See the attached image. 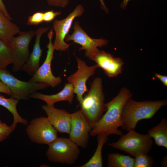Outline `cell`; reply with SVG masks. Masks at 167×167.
Returning <instances> with one entry per match:
<instances>
[{
  "label": "cell",
  "mask_w": 167,
  "mask_h": 167,
  "mask_svg": "<svg viewBox=\"0 0 167 167\" xmlns=\"http://www.w3.org/2000/svg\"><path fill=\"white\" fill-rule=\"evenodd\" d=\"M132 96L130 90L124 87L115 97L105 103L106 111L92 126L90 135L92 136L99 134L107 136L112 134L122 135V132L118 129L122 126V111L126 103Z\"/></svg>",
  "instance_id": "cell-1"
},
{
  "label": "cell",
  "mask_w": 167,
  "mask_h": 167,
  "mask_svg": "<svg viewBox=\"0 0 167 167\" xmlns=\"http://www.w3.org/2000/svg\"><path fill=\"white\" fill-rule=\"evenodd\" d=\"M167 104L166 100L138 101L130 98L122 111L121 127L128 131L135 130L139 121L151 119L162 106Z\"/></svg>",
  "instance_id": "cell-2"
},
{
  "label": "cell",
  "mask_w": 167,
  "mask_h": 167,
  "mask_svg": "<svg viewBox=\"0 0 167 167\" xmlns=\"http://www.w3.org/2000/svg\"><path fill=\"white\" fill-rule=\"evenodd\" d=\"M102 79L95 78L80 104L81 110L92 126L101 118L105 108Z\"/></svg>",
  "instance_id": "cell-3"
},
{
  "label": "cell",
  "mask_w": 167,
  "mask_h": 167,
  "mask_svg": "<svg viewBox=\"0 0 167 167\" xmlns=\"http://www.w3.org/2000/svg\"><path fill=\"white\" fill-rule=\"evenodd\" d=\"M48 145L46 155L49 161L71 165L79 158L80 151L78 146L69 138L58 137Z\"/></svg>",
  "instance_id": "cell-4"
},
{
  "label": "cell",
  "mask_w": 167,
  "mask_h": 167,
  "mask_svg": "<svg viewBox=\"0 0 167 167\" xmlns=\"http://www.w3.org/2000/svg\"><path fill=\"white\" fill-rule=\"evenodd\" d=\"M108 145L135 157L140 154H147L152 148L153 140L148 134H142L133 130L122 135L116 142L108 143Z\"/></svg>",
  "instance_id": "cell-5"
},
{
  "label": "cell",
  "mask_w": 167,
  "mask_h": 167,
  "mask_svg": "<svg viewBox=\"0 0 167 167\" xmlns=\"http://www.w3.org/2000/svg\"><path fill=\"white\" fill-rule=\"evenodd\" d=\"M0 80L10 90L11 98L18 100H27L32 93L49 86L44 83L20 80L15 78L6 68H0Z\"/></svg>",
  "instance_id": "cell-6"
},
{
  "label": "cell",
  "mask_w": 167,
  "mask_h": 167,
  "mask_svg": "<svg viewBox=\"0 0 167 167\" xmlns=\"http://www.w3.org/2000/svg\"><path fill=\"white\" fill-rule=\"evenodd\" d=\"M58 131L47 117L36 118L31 121L26 128V134L33 143L49 144L57 137Z\"/></svg>",
  "instance_id": "cell-7"
},
{
  "label": "cell",
  "mask_w": 167,
  "mask_h": 167,
  "mask_svg": "<svg viewBox=\"0 0 167 167\" xmlns=\"http://www.w3.org/2000/svg\"><path fill=\"white\" fill-rule=\"evenodd\" d=\"M73 28V32L71 34H68L65 39V42L73 41L74 43L81 46L79 51L84 50L86 57L92 59L93 57L100 50L98 47L106 46L108 41L103 38L94 39L90 37L80 27L79 22H74Z\"/></svg>",
  "instance_id": "cell-8"
},
{
  "label": "cell",
  "mask_w": 167,
  "mask_h": 167,
  "mask_svg": "<svg viewBox=\"0 0 167 167\" xmlns=\"http://www.w3.org/2000/svg\"><path fill=\"white\" fill-rule=\"evenodd\" d=\"M54 35V32L51 28L47 34L49 42L47 45L48 50L45 59L29 80L35 83H45L53 88L58 86L62 81L61 77L55 76L51 71V64L55 50L52 42Z\"/></svg>",
  "instance_id": "cell-9"
},
{
  "label": "cell",
  "mask_w": 167,
  "mask_h": 167,
  "mask_svg": "<svg viewBox=\"0 0 167 167\" xmlns=\"http://www.w3.org/2000/svg\"><path fill=\"white\" fill-rule=\"evenodd\" d=\"M19 34L18 36H14L9 44L13 54L12 69L13 72L20 70L22 66L28 61L29 56V45L36 34V31H20Z\"/></svg>",
  "instance_id": "cell-10"
},
{
  "label": "cell",
  "mask_w": 167,
  "mask_h": 167,
  "mask_svg": "<svg viewBox=\"0 0 167 167\" xmlns=\"http://www.w3.org/2000/svg\"><path fill=\"white\" fill-rule=\"evenodd\" d=\"M84 12V7L79 4L65 19L54 21L53 28L55 37L53 44L55 50L64 51L68 49L71 44H67L65 41V37L68 34L74 19L82 16Z\"/></svg>",
  "instance_id": "cell-11"
},
{
  "label": "cell",
  "mask_w": 167,
  "mask_h": 167,
  "mask_svg": "<svg viewBox=\"0 0 167 167\" xmlns=\"http://www.w3.org/2000/svg\"><path fill=\"white\" fill-rule=\"evenodd\" d=\"M92 126L81 110L71 113L69 139L78 146L86 148Z\"/></svg>",
  "instance_id": "cell-12"
},
{
  "label": "cell",
  "mask_w": 167,
  "mask_h": 167,
  "mask_svg": "<svg viewBox=\"0 0 167 167\" xmlns=\"http://www.w3.org/2000/svg\"><path fill=\"white\" fill-rule=\"evenodd\" d=\"M76 59L77 70L68 77L66 79L68 83L73 85L74 93L76 95L77 101L80 104L83 100L84 94L88 91L86 82L89 78L95 74L99 67L96 64L88 66L81 59L77 57Z\"/></svg>",
  "instance_id": "cell-13"
},
{
  "label": "cell",
  "mask_w": 167,
  "mask_h": 167,
  "mask_svg": "<svg viewBox=\"0 0 167 167\" xmlns=\"http://www.w3.org/2000/svg\"><path fill=\"white\" fill-rule=\"evenodd\" d=\"M99 67L109 77H114L122 73L124 62L119 58H115L104 50L98 52L92 58Z\"/></svg>",
  "instance_id": "cell-14"
},
{
  "label": "cell",
  "mask_w": 167,
  "mask_h": 167,
  "mask_svg": "<svg viewBox=\"0 0 167 167\" xmlns=\"http://www.w3.org/2000/svg\"><path fill=\"white\" fill-rule=\"evenodd\" d=\"M41 108L58 131L69 134L71 127V113L65 110L56 108L54 105H44Z\"/></svg>",
  "instance_id": "cell-15"
},
{
  "label": "cell",
  "mask_w": 167,
  "mask_h": 167,
  "mask_svg": "<svg viewBox=\"0 0 167 167\" xmlns=\"http://www.w3.org/2000/svg\"><path fill=\"white\" fill-rule=\"evenodd\" d=\"M49 27H41L36 31V37L32 52L28 59L21 67L20 70L32 76L39 67L40 61L42 54L40 47V40L43 34L47 32Z\"/></svg>",
  "instance_id": "cell-16"
},
{
  "label": "cell",
  "mask_w": 167,
  "mask_h": 167,
  "mask_svg": "<svg viewBox=\"0 0 167 167\" xmlns=\"http://www.w3.org/2000/svg\"><path fill=\"white\" fill-rule=\"evenodd\" d=\"M74 94L73 85L68 83L65 84L62 91L56 94L48 95L36 92L31 94L29 97L45 101L47 105H53L57 102L63 101H67L70 104H72Z\"/></svg>",
  "instance_id": "cell-17"
},
{
  "label": "cell",
  "mask_w": 167,
  "mask_h": 167,
  "mask_svg": "<svg viewBox=\"0 0 167 167\" xmlns=\"http://www.w3.org/2000/svg\"><path fill=\"white\" fill-rule=\"evenodd\" d=\"M20 32L19 27L0 10V38L9 45L14 36Z\"/></svg>",
  "instance_id": "cell-18"
},
{
  "label": "cell",
  "mask_w": 167,
  "mask_h": 167,
  "mask_svg": "<svg viewBox=\"0 0 167 167\" xmlns=\"http://www.w3.org/2000/svg\"><path fill=\"white\" fill-rule=\"evenodd\" d=\"M148 135L154 139L158 146L167 148V120L163 118L160 123L149 129Z\"/></svg>",
  "instance_id": "cell-19"
},
{
  "label": "cell",
  "mask_w": 167,
  "mask_h": 167,
  "mask_svg": "<svg viewBox=\"0 0 167 167\" xmlns=\"http://www.w3.org/2000/svg\"><path fill=\"white\" fill-rule=\"evenodd\" d=\"M19 101L12 98H6L3 96L0 95V105L5 107L12 114L13 121L11 126L15 129L18 123L24 125L28 124L27 121L22 118L18 112L17 106Z\"/></svg>",
  "instance_id": "cell-20"
},
{
  "label": "cell",
  "mask_w": 167,
  "mask_h": 167,
  "mask_svg": "<svg viewBox=\"0 0 167 167\" xmlns=\"http://www.w3.org/2000/svg\"><path fill=\"white\" fill-rule=\"evenodd\" d=\"M97 145L90 159L79 167H102L103 166L102 152L104 145L108 140V136L99 134L97 135Z\"/></svg>",
  "instance_id": "cell-21"
},
{
  "label": "cell",
  "mask_w": 167,
  "mask_h": 167,
  "mask_svg": "<svg viewBox=\"0 0 167 167\" xmlns=\"http://www.w3.org/2000/svg\"><path fill=\"white\" fill-rule=\"evenodd\" d=\"M135 158L118 153L109 154L107 157L109 167H134Z\"/></svg>",
  "instance_id": "cell-22"
},
{
  "label": "cell",
  "mask_w": 167,
  "mask_h": 167,
  "mask_svg": "<svg viewBox=\"0 0 167 167\" xmlns=\"http://www.w3.org/2000/svg\"><path fill=\"white\" fill-rule=\"evenodd\" d=\"M14 61L11 48L7 43L0 38V68L6 69Z\"/></svg>",
  "instance_id": "cell-23"
},
{
  "label": "cell",
  "mask_w": 167,
  "mask_h": 167,
  "mask_svg": "<svg viewBox=\"0 0 167 167\" xmlns=\"http://www.w3.org/2000/svg\"><path fill=\"white\" fill-rule=\"evenodd\" d=\"M154 162L153 159L147 154H141L135 157L134 167H151Z\"/></svg>",
  "instance_id": "cell-24"
},
{
  "label": "cell",
  "mask_w": 167,
  "mask_h": 167,
  "mask_svg": "<svg viewBox=\"0 0 167 167\" xmlns=\"http://www.w3.org/2000/svg\"><path fill=\"white\" fill-rule=\"evenodd\" d=\"M43 12H37L28 17L27 24L28 25H38L43 21Z\"/></svg>",
  "instance_id": "cell-25"
},
{
  "label": "cell",
  "mask_w": 167,
  "mask_h": 167,
  "mask_svg": "<svg viewBox=\"0 0 167 167\" xmlns=\"http://www.w3.org/2000/svg\"><path fill=\"white\" fill-rule=\"evenodd\" d=\"M61 13V12L54 11L53 10L46 11L44 13V22H51Z\"/></svg>",
  "instance_id": "cell-26"
},
{
  "label": "cell",
  "mask_w": 167,
  "mask_h": 167,
  "mask_svg": "<svg viewBox=\"0 0 167 167\" xmlns=\"http://www.w3.org/2000/svg\"><path fill=\"white\" fill-rule=\"evenodd\" d=\"M49 6L65 8L68 4L69 0H46Z\"/></svg>",
  "instance_id": "cell-27"
},
{
  "label": "cell",
  "mask_w": 167,
  "mask_h": 167,
  "mask_svg": "<svg viewBox=\"0 0 167 167\" xmlns=\"http://www.w3.org/2000/svg\"><path fill=\"white\" fill-rule=\"evenodd\" d=\"M11 126H8L2 122L0 120V135H3L9 136L14 130Z\"/></svg>",
  "instance_id": "cell-28"
},
{
  "label": "cell",
  "mask_w": 167,
  "mask_h": 167,
  "mask_svg": "<svg viewBox=\"0 0 167 167\" xmlns=\"http://www.w3.org/2000/svg\"><path fill=\"white\" fill-rule=\"evenodd\" d=\"M4 93L11 96V92L7 86L0 80V93Z\"/></svg>",
  "instance_id": "cell-29"
},
{
  "label": "cell",
  "mask_w": 167,
  "mask_h": 167,
  "mask_svg": "<svg viewBox=\"0 0 167 167\" xmlns=\"http://www.w3.org/2000/svg\"><path fill=\"white\" fill-rule=\"evenodd\" d=\"M0 10L10 20L12 19L8 13L2 0H0Z\"/></svg>",
  "instance_id": "cell-30"
},
{
  "label": "cell",
  "mask_w": 167,
  "mask_h": 167,
  "mask_svg": "<svg viewBox=\"0 0 167 167\" xmlns=\"http://www.w3.org/2000/svg\"><path fill=\"white\" fill-rule=\"evenodd\" d=\"M156 77L162 83L164 86H167V76L158 73L155 74Z\"/></svg>",
  "instance_id": "cell-31"
},
{
  "label": "cell",
  "mask_w": 167,
  "mask_h": 167,
  "mask_svg": "<svg viewBox=\"0 0 167 167\" xmlns=\"http://www.w3.org/2000/svg\"><path fill=\"white\" fill-rule=\"evenodd\" d=\"M100 2L101 6L102 9L103 10L106 12L107 13L108 12V10L106 6L104 0H99Z\"/></svg>",
  "instance_id": "cell-32"
},
{
  "label": "cell",
  "mask_w": 167,
  "mask_h": 167,
  "mask_svg": "<svg viewBox=\"0 0 167 167\" xmlns=\"http://www.w3.org/2000/svg\"><path fill=\"white\" fill-rule=\"evenodd\" d=\"M130 0H123L121 5V7L124 9L126 7L128 2Z\"/></svg>",
  "instance_id": "cell-33"
},
{
  "label": "cell",
  "mask_w": 167,
  "mask_h": 167,
  "mask_svg": "<svg viewBox=\"0 0 167 167\" xmlns=\"http://www.w3.org/2000/svg\"><path fill=\"white\" fill-rule=\"evenodd\" d=\"M8 137L6 135H0V143L5 140Z\"/></svg>",
  "instance_id": "cell-34"
},
{
  "label": "cell",
  "mask_w": 167,
  "mask_h": 167,
  "mask_svg": "<svg viewBox=\"0 0 167 167\" xmlns=\"http://www.w3.org/2000/svg\"><path fill=\"white\" fill-rule=\"evenodd\" d=\"M166 161H167V157H166L165 156L163 159V160L162 161V164H163V166H165L166 165V163L167 164V162H166Z\"/></svg>",
  "instance_id": "cell-35"
}]
</instances>
